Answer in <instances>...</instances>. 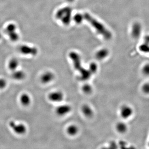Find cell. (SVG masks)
I'll use <instances>...</instances> for the list:
<instances>
[{
  "label": "cell",
  "instance_id": "17",
  "mask_svg": "<svg viewBox=\"0 0 149 149\" xmlns=\"http://www.w3.org/2000/svg\"><path fill=\"white\" fill-rule=\"evenodd\" d=\"M8 85V82L6 79L0 77V90H4L6 89Z\"/></svg>",
  "mask_w": 149,
  "mask_h": 149
},
{
  "label": "cell",
  "instance_id": "19",
  "mask_svg": "<svg viewBox=\"0 0 149 149\" xmlns=\"http://www.w3.org/2000/svg\"><path fill=\"white\" fill-rule=\"evenodd\" d=\"M142 73L147 76H149V63L145 64L142 68Z\"/></svg>",
  "mask_w": 149,
  "mask_h": 149
},
{
  "label": "cell",
  "instance_id": "9",
  "mask_svg": "<svg viewBox=\"0 0 149 149\" xmlns=\"http://www.w3.org/2000/svg\"><path fill=\"white\" fill-rule=\"evenodd\" d=\"M71 10L69 9L66 8L61 10L58 13L59 18L61 19L63 23L65 24L68 23L71 19Z\"/></svg>",
  "mask_w": 149,
  "mask_h": 149
},
{
  "label": "cell",
  "instance_id": "3",
  "mask_svg": "<svg viewBox=\"0 0 149 149\" xmlns=\"http://www.w3.org/2000/svg\"><path fill=\"white\" fill-rule=\"evenodd\" d=\"M47 98L53 103L60 104L63 101L65 95L62 91L59 90L51 91L48 94Z\"/></svg>",
  "mask_w": 149,
  "mask_h": 149
},
{
  "label": "cell",
  "instance_id": "7",
  "mask_svg": "<svg viewBox=\"0 0 149 149\" xmlns=\"http://www.w3.org/2000/svg\"><path fill=\"white\" fill-rule=\"evenodd\" d=\"M19 101L23 107H28L32 102V97L28 93L24 92L19 96Z\"/></svg>",
  "mask_w": 149,
  "mask_h": 149
},
{
  "label": "cell",
  "instance_id": "6",
  "mask_svg": "<svg viewBox=\"0 0 149 149\" xmlns=\"http://www.w3.org/2000/svg\"><path fill=\"white\" fill-rule=\"evenodd\" d=\"M133 109L127 105H123L119 109V115L123 119L126 120L130 118L133 114Z\"/></svg>",
  "mask_w": 149,
  "mask_h": 149
},
{
  "label": "cell",
  "instance_id": "2",
  "mask_svg": "<svg viewBox=\"0 0 149 149\" xmlns=\"http://www.w3.org/2000/svg\"><path fill=\"white\" fill-rule=\"evenodd\" d=\"M8 125L12 131L18 136H23L27 132V126L24 123L11 120L8 122Z\"/></svg>",
  "mask_w": 149,
  "mask_h": 149
},
{
  "label": "cell",
  "instance_id": "15",
  "mask_svg": "<svg viewBox=\"0 0 149 149\" xmlns=\"http://www.w3.org/2000/svg\"><path fill=\"white\" fill-rule=\"evenodd\" d=\"M82 90L84 93L90 95L93 92V87L90 84L86 83L82 86Z\"/></svg>",
  "mask_w": 149,
  "mask_h": 149
},
{
  "label": "cell",
  "instance_id": "12",
  "mask_svg": "<svg viewBox=\"0 0 149 149\" xmlns=\"http://www.w3.org/2000/svg\"><path fill=\"white\" fill-rule=\"evenodd\" d=\"M142 32V27L140 23H136L133 26L132 29V34L133 37L138 38L141 35Z\"/></svg>",
  "mask_w": 149,
  "mask_h": 149
},
{
  "label": "cell",
  "instance_id": "1",
  "mask_svg": "<svg viewBox=\"0 0 149 149\" xmlns=\"http://www.w3.org/2000/svg\"><path fill=\"white\" fill-rule=\"evenodd\" d=\"M82 17L92 26L97 33L102 36L105 39H109L111 38L112 34L101 23L97 20L91 15L86 13L82 15Z\"/></svg>",
  "mask_w": 149,
  "mask_h": 149
},
{
  "label": "cell",
  "instance_id": "5",
  "mask_svg": "<svg viewBox=\"0 0 149 149\" xmlns=\"http://www.w3.org/2000/svg\"><path fill=\"white\" fill-rule=\"evenodd\" d=\"M55 75L51 71H46L41 74L40 81L42 84H49L52 83L55 79Z\"/></svg>",
  "mask_w": 149,
  "mask_h": 149
},
{
  "label": "cell",
  "instance_id": "22",
  "mask_svg": "<svg viewBox=\"0 0 149 149\" xmlns=\"http://www.w3.org/2000/svg\"><path fill=\"white\" fill-rule=\"evenodd\" d=\"M69 1H73V0H68Z\"/></svg>",
  "mask_w": 149,
  "mask_h": 149
},
{
  "label": "cell",
  "instance_id": "20",
  "mask_svg": "<svg viewBox=\"0 0 149 149\" xmlns=\"http://www.w3.org/2000/svg\"><path fill=\"white\" fill-rule=\"evenodd\" d=\"M142 92L146 94H149V83H146L142 87Z\"/></svg>",
  "mask_w": 149,
  "mask_h": 149
},
{
  "label": "cell",
  "instance_id": "11",
  "mask_svg": "<svg viewBox=\"0 0 149 149\" xmlns=\"http://www.w3.org/2000/svg\"><path fill=\"white\" fill-rule=\"evenodd\" d=\"M80 131L78 126L74 124H70L66 127V132L67 134L71 137L76 136Z\"/></svg>",
  "mask_w": 149,
  "mask_h": 149
},
{
  "label": "cell",
  "instance_id": "16",
  "mask_svg": "<svg viewBox=\"0 0 149 149\" xmlns=\"http://www.w3.org/2000/svg\"><path fill=\"white\" fill-rule=\"evenodd\" d=\"M108 54V52L105 49H102L98 51L96 55V57L99 60H102L106 58Z\"/></svg>",
  "mask_w": 149,
  "mask_h": 149
},
{
  "label": "cell",
  "instance_id": "21",
  "mask_svg": "<svg viewBox=\"0 0 149 149\" xmlns=\"http://www.w3.org/2000/svg\"><path fill=\"white\" fill-rule=\"evenodd\" d=\"M144 43L146 45H149V35H147L145 36L144 39Z\"/></svg>",
  "mask_w": 149,
  "mask_h": 149
},
{
  "label": "cell",
  "instance_id": "13",
  "mask_svg": "<svg viewBox=\"0 0 149 149\" xmlns=\"http://www.w3.org/2000/svg\"><path fill=\"white\" fill-rule=\"evenodd\" d=\"M116 130L120 134H124L126 133L128 127L126 123L123 121L118 122L115 126Z\"/></svg>",
  "mask_w": 149,
  "mask_h": 149
},
{
  "label": "cell",
  "instance_id": "14",
  "mask_svg": "<svg viewBox=\"0 0 149 149\" xmlns=\"http://www.w3.org/2000/svg\"><path fill=\"white\" fill-rule=\"evenodd\" d=\"M19 62L17 59H13L9 61L8 64V69L12 72L19 69Z\"/></svg>",
  "mask_w": 149,
  "mask_h": 149
},
{
  "label": "cell",
  "instance_id": "4",
  "mask_svg": "<svg viewBox=\"0 0 149 149\" xmlns=\"http://www.w3.org/2000/svg\"><path fill=\"white\" fill-rule=\"evenodd\" d=\"M72 107L68 104L60 103L55 109L56 114L60 117H64L68 115L71 112Z\"/></svg>",
  "mask_w": 149,
  "mask_h": 149
},
{
  "label": "cell",
  "instance_id": "18",
  "mask_svg": "<svg viewBox=\"0 0 149 149\" xmlns=\"http://www.w3.org/2000/svg\"><path fill=\"white\" fill-rule=\"evenodd\" d=\"M88 69L89 70L91 74H94L97 73L98 70V68L96 64L92 63L90 64L89 69Z\"/></svg>",
  "mask_w": 149,
  "mask_h": 149
},
{
  "label": "cell",
  "instance_id": "8",
  "mask_svg": "<svg viewBox=\"0 0 149 149\" xmlns=\"http://www.w3.org/2000/svg\"><path fill=\"white\" fill-rule=\"evenodd\" d=\"M11 76L13 80L17 81H22L26 78L27 74L23 70L18 69L11 72Z\"/></svg>",
  "mask_w": 149,
  "mask_h": 149
},
{
  "label": "cell",
  "instance_id": "10",
  "mask_svg": "<svg viewBox=\"0 0 149 149\" xmlns=\"http://www.w3.org/2000/svg\"><path fill=\"white\" fill-rule=\"evenodd\" d=\"M82 114L84 116L88 118H90L93 116V109L91 106L87 104H85L82 106L81 108Z\"/></svg>",
  "mask_w": 149,
  "mask_h": 149
}]
</instances>
